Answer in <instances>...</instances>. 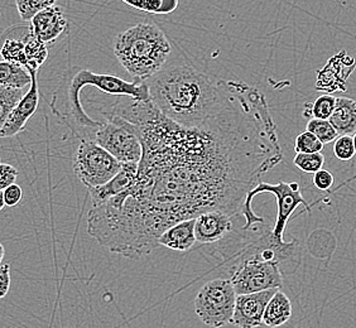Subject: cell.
Segmentation results:
<instances>
[{"label": "cell", "mask_w": 356, "mask_h": 328, "mask_svg": "<svg viewBox=\"0 0 356 328\" xmlns=\"http://www.w3.org/2000/svg\"><path fill=\"white\" fill-rule=\"evenodd\" d=\"M340 136H354L356 133V100L349 97H336L335 109L329 119Z\"/></svg>", "instance_id": "18"}, {"label": "cell", "mask_w": 356, "mask_h": 328, "mask_svg": "<svg viewBox=\"0 0 356 328\" xmlns=\"http://www.w3.org/2000/svg\"><path fill=\"white\" fill-rule=\"evenodd\" d=\"M353 140H354V148H355V153H356V133L353 136Z\"/></svg>", "instance_id": "36"}, {"label": "cell", "mask_w": 356, "mask_h": 328, "mask_svg": "<svg viewBox=\"0 0 356 328\" xmlns=\"http://www.w3.org/2000/svg\"><path fill=\"white\" fill-rule=\"evenodd\" d=\"M32 76V83L28 88L27 92L19 100V103L14 106L12 113L8 117L7 123L4 124L3 129L0 131V138H12L18 136L24 130L27 122L35 115L38 104H40V91H38V81H37V72L29 71Z\"/></svg>", "instance_id": "12"}, {"label": "cell", "mask_w": 356, "mask_h": 328, "mask_svg": "<svg viewBox=\"0 0 356 328\" xmlns=\"http://www.w3.org/2000/svg\"><path fill=\"white\" fill-rule=\"evenodd\" d=\"M31 35V27L26 24L8 28L0 37L1 61L17 63L26 69V44Z\"/></svg>", "instance_id": "15"}, {"label": "cell", "mask_w": 356, "mask_h": 328, "mask_svg": "<svg viewBox=\"0 0 356 328\" xmlns=\"http://www.w3.org/2000/svg\"><path fill=\"white\" fill-rule=\"evenodd\" d=\"M102 125L95 134L96 143L120 163H139L143 151L133 124L110 110H102Z\"/></svg>", "instance_id": "6"}, {"label": "cell", "mask_w": 356, "mask_h": 328, "mask_svg": "<svg viewBox=\"0 0 356 328\" xmlns=\"http://www.w3.org/2000/svg\"><path fill=\"white\" fill-rule=\"evenodd\" d=\"M267 192L275 196L277 207H278L277 220H275L272 233L275 238L284 240L283 235H284V230L287 227L288 220L291 219L296 208L302 205L305 206L307 212H311V207L305 197L302 196L301 187L297 182H291V183L280 182L275 185L267 183V182H259L254 187L253 190L248 192L245 201L240 210V215H243L247 221L245 225L241 227V230L243 231H253L254 229H257L255 226L264 224V219H261V216H258L254 212L252 202H253L254 197H257L261 193H267Z\"/></svg>", "instance_id": "5"}, {"label": "cell", "mask_w": 356, "mask_h": 328, "mask_svg": "<svg viewBox=\"0 0 356 328\" xmlns=\"http://www.w3.org/2000/svg\"><path fill=\"white\" fill-rule=\"evenodd\" d=\"M129 7L138 9L144 13L167 15L177 9L179 0H123Z\"/></svg>", "instance_id": "21"}, {"label": "cell", "mask_w": 356, "mask_h": 328, "mask_svg": "<svg viewBox=\"0 0 356 328\" xmlns=\"http://www.w3.org/2000/svg\"><path fill=\"white\" fill-rule=\"evenodd\" d=\"M17 10L24 22H31L35 14L56 6L57 0H14Z\"/></svg>", "instance_id": "23"}, {"label": "cell", "mask_w": 356, "mask_h": 328, "mask_svg": "<svg viewBox=\"0 0 356 328\" xmlns=\"http://www.w3.org/2000/svg\"><path fill=\"white\" fill-rule=\"evenodd\" d=\"M354 69L355 60L346 51H340L317 71L316 90L330 95L336 91H346V81Z\"/></svg>", "instance_id": "10"}, {"label": "cell", "mask_w": 356, "mask_h": 328, "mask_svg": "<svg viewBox=\"0 0 356 328\" xmlns=\"http://www.w3.org/2000/svg\"><path fill=\"white\" fill-rule=\"evenodd\" d=\"M277 290L278 289H269L259 293L238 295L232 323L239 328L259 327L263 323L268 302Z\"/></svg>", "instance_id": "11"}, {"label": "cell", "mask_w": 356, "mask_h": 328, "mask_svg": "<svg viewBox=\"0 0 356 328\" xmlns=\"http://www.w3.org/2000/svg\"><path fill=\"white\" fill-rule=\"evenodd\" d=\"M334 154L340 161H351L355 156L353 136H340L334 144Z\"/></svg>", "instance_id": "27"}, {"label": "cell", "mask_w": 356, "mask_h": 328, "mask_svg": "<svg viewBox=\"0 0 356 328\" xmlns=\"http://www.w3.org/2000/svg\"><path fill=\"white\" fill-rule=\"evenodd\" d=\"M229 281L238 295L259 293L283 287L281 267L274 261L244 258L227 264Z\"/></svg>", "instance_id": "7"}, {"label": "cell", "mask_w": 356, "mask_h": 328, "mask_svg": "<svg viewBox=\"0 0 356 328\" xmlns=\"http://www.w3.org/2000/svg\"><path fill=\"white\" fill-rule=\"evenodd\" d=\"M12 278H10V265L1 264L0 265V300L4 298L10 289Z\"/></svg>", "instance_id": "31"}, {"label": "cell", "mask_w": 356, "mask_h": 328, "mask_svg": "<svg viewBox=\"0 0 356 328\" xmlns=\"http://www.w3.org/2000/svg\"><path fill=\"white\" fill-rule=\"evenodd\" d=\"M27 91L22 89H9L0 86V103L1 101H19Z\"/></svg>", "instance_id": "32"}, {"label": "cell", "mask_w": 356, "mask_h": 328, "mask_svg": "<svg viewBox=\"0 0 356 328\" xmlns=\"http://www.w3.org/2000/svg\"><path fill=\"white\" fill-rule=\"evenodd\" d=\"M4 255H6V249H4L3 244L0 243V265H1V261H3V259H4Z\"/></svg>", "instance_id": "34"}, {"label": "cell", "mask_w": 356, "mask_h": 328, "mask_svg": "<svg viewBox=\"0 0 356 328\" xmlns=\"http://www.w3.org/2000/svg\"><path fill=\"white\" fill-rule=\"evenodd\" d=\"M293 163L300 171L312 173L320 171L325 164V157L322 153H297Z\"/></svg>", "instance_id": "25"}, {"label": "cell", "mask_w": 356, "mask_h": 328, "mask_svg": "<svg viewBox=\"0 0 356 328\" xmlns=\"http://www.w3.org/2000/svg\"><path fill=\"white\" fill-rule=\"evenodd\" d=\"M292 317V303L286 293L278 289L270 301L263 315V323L268 327L275 328L287 323Z\"/></svg>", "instance_id": "19"}, {"label": "cell", "mask_w": 356, "mask_h": 328, "mask_svg": "<svg viewBox=\"0 0 356 328\" xmlns=\"http://www.w3.org/2000/svg\"><path fill=\"white\" fill-rule=\"evenodd\" d=\"M29 27L33 37L47 46L57 41L67 31L69 23L61 8L54 6L35 14Z\"/></svg>", "instance_id": "13"}, {"label": "cell", "mask_w": 356, "mask_h": 328, "mask_svg": "<svg viewBox=\"0 0 356 328\" xmlns=\"http://www.w3.org/2000/svg\"><path fill=\"white\" fill-rule=\"evenodd\" d=\"M19 101H1L0 103V131L3 129L4 124L7 123L8 117L14 109V106Z\"/></svg>", "instance_id": "33"}, {"label": "cell", "mask_w": 356, "mask_h": 328, "mask_svg": "<svg viewBox=\"0 0 356 328\" xmlns=\"http://www.w3.org/2000/svg\"><path fill=\"white\" fill-rule=\"evenodd\" d=\"M238 294L227 278L205 283L195 298V312L206 326L221 328L232 323Z\"/></svg>", "instance_id": "8"}, {"label": "cell", "mask_w": 356, "mask_h": 328, "mask_svg": "<svg viewBox=\"0 0 356 328\" xmlns=\"http://www.w3.org/2000/svg\"><path fill=\"white\" fill-rule=\"evenodd\" d=\"M110 111L133 124L142 143L129 190L92 206L88 233L128 259L157 249L171 226L201 213H240L248 192L283 159L266 96L229 81L222 108L199 128H185L149 101L118 96Z\"/></svg>", "instance_id": "1"}, {"label": "cell", "mask_w": 356, "mask_h": 328, "mask_svg": "<svg viewBox=\"0 0 356 328\" xmlns=\"http://www.w3.org/2000/svg\"><path fill=\"white\" fill-rule=\"evenodd\" d=\"M195 222L196 219L185 220L171 226L161 235L158 245L165 246L176 252L190 250L195 243H197L195 236Z\"/></svg>", "instance_id": "17"}, {"label": "cell", "mask_w": 356, "mask_h": 328, "mask_svg": "<svg viewBox=\"0 0 356 328\" xmlns=\"http://www.w3.org/2000/svg\"><path fill=\"white\" fill-rule=\"evenodd\" d=\"M0 163H1V161H0Z\"/></svg>", "instance_id": "37"}, {"label": "cell", "mask_w": 356, "mask_h": 328, "mask_svg": "<svg viewBox=\"0 0 356 328\" xmlns=\"http://www.w3.org/2000/svg\"><path fill=\"white\" fill-rule=\"evenodd\" d=\"M123 167L117 158L105 151L95 140H83L74 157V171L83 185L95 188L108 183Z\"/></svg>", "instance_id": "9"}, {"label": "cell", "mask_w": 356, "mask_h": 328, "mask_svg": "<svg viewBox=\"0 0 356 328\" xmlns=\"http://www.w3.org/2000/svg\"><path fill=\"white\" fill-rule=\"evenodd\" d=\"M85 86H94L106 95L127 96L140 101L151 100L148 85L142 80L127 81L118 76L96 74L77 66L65 71L52 96L51 110L80 142L94 140L102 125L100 120L92 119L83 109L80 94Z\"/></svg>", "instance_id": "3"}, {"label": "cell", "mask_w": 356, "mask_h": 328, "mask_svg": "<svg viewBox=\"0 0 356 328\" xmlns=\"http://www.w3.org/2000/svg\"><path fill=\"white\" fill-rule=\"evenodd\" d=\"M336 97L330 94H322L314 103L306 104L303 110V117L307 119H321L329 120L335 109Z\"/></svg>", "instance_id": "22"}, {"label": "cell", "mask_w": 356, "mask_h": 328, "mask_svg": "<svg viewBox=\"0 0 356 328\" xmlns=\"http://www.w3.org/2000/svg\"><path fill=\"white\" fill-rule=\"evenodd\" d=\"M323 148L325 145L307 130L296 138V153H322Z\"/></svg>", "instance_id": "26"}, {"label": "cell", "mask_w": 356, "mask_h": 328, "mask_svg": "<svg viewBox=\"0 0 356 328\" xmlns=\"http://www.w3.org/2000/svg\"><path fill=\"white\" fill-rule=\"evenodd\" d=\"M151 101L165 117L185 128H199L225 103L229 80H215L185 60L165 63L147 80Z\"/></svg>", "instance_id": "2"}, {"label": "cell", "mask_w": 356, "mask_h": 328, "mask_svg": "<svg viewBox=\"0 0 356 328\" xmlns=\"http://www.w3.org/2000/svg\"><path fill=\"white\" fill-rule=\"evenodd\" d=\"M114 54L129 75L147 81L170 60L171 42L156 23L144 22L117 35Z\"/></svg>", "instance_id": "4"}, {"label": "cell", "mask_w": 356, "mask_h": 328, "mask_svg": "<svg viewBox=\"0 0 356 328\" xmlns=\"http://www.w3.org/2000/svg\"><path fill=\"white\" fill-rule=\"evenodd\" d=\"M232 216L222 211L201 213L195 222V236L200 244H215L233 230Z\"/></svg>", "instance_id": "14"}, {"label": "cell", "mask_w": 356, "mask_h": 328, "mask_svg": "<svg viewBox=\"0 0 356 328\" xmlns=\"http://www.w3.org/2000/svg\"><path fill=\"white\" fill-rule=\"evenodd\" d=\"M18 178V170L8 163H0V191L15 183Z\"/></svg>", "instance_id": "28"}, {"label": "cell", "mask_w": 356, "mask_h": 328, "mask_svg": "<svg viewBox=\"0 0 356 328\" xmlns=\"http://www.w3.org/2000/svg\"><path fill=\"white\" fill-rule=\"evenodd\" d=\"M137 173L138 163H124L120 172L108 183L95 188H90L89 193L92 206L103 204L106 199L129 190L136 181Z\"/></svg>", "instance_id": "16"}, {"label": "cell", "mask_w": 356, "mask_h": 328, "mask_svg": "<svg viewBox=\"0 0 356 328\" xmlns=\"http://www.w3.org/2000/svg\"><path fill=\"white\" fill-rule=\"evenodd\" d=\"M307 131L312 133L323 145L332 143L339 138V134L335 128L331 125L329 120H321V119H311L307 123Z\"/></svg>", "instance_id": "24"}, {"label": "cell", "mask_w": 356, "mask_h": 328, "mask_svg": "<svg viewBox=\"0 0 356 328\" xmlns=\"http://www.w3.org/2000/svg\"><path fill=\"white\" fill-rule=\"evenodd\" d=\"M334 182H335V178L332 176V173L323 168L314 174V185L320 191H329L330 188L334 186Z\"/></svg>", "instance_id": "29"}, {"label": "cell", "mask_w": 356, "mask_h": 328, "mask_svg": "<svg viewBox=\"0 0 356 328\" xmlns=\"http://www.w3.org/2000/svg\"><path fill=\"white\" fill-rule=\"evenodd\" d=\"M4 202L7 207H15L23 199V190L21 186L13 183L12 186L7 187L4 191Z\"/></svg>", "instance_id": "30"}, {"label": "cell", "mask_w": 356, "mask_h": 328, "mask_svg": "<svg viewBox=\"0 0 356 328\" xmlns=\"http://www.w3.org/2000/svg\"><path fill=\"white\" fill-rule=\"evenodd\" d=\"M32 83V76L17 63L0 61V86L26 90Z\"/></svg>", "instance_id": "20"}, {"label": "cell", "mask_w": 356, "mask_h": 328, "mask_svg": "<svg viewBox=\"0 0 356 328\" xmlns=\"http://www.w3.org/2000/svg\"><path fill=\"white\" fill-rule=\"evenodd\" d=\"M4 207H6V202H4V195H3V191H0V211H1Z\"/></svg>", "instance_id": "35"}]
</instances>
